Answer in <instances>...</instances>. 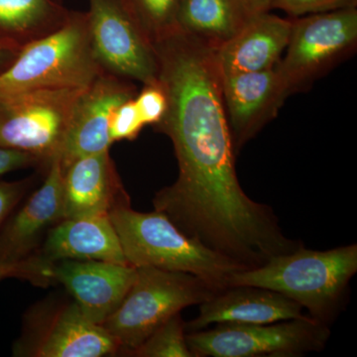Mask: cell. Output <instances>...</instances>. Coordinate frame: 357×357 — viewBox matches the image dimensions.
<instances>
[{
	"instance_id": "obj_17",
	"label": "cell",
	"mask_w": 357,
	"mask_h": 357,
	"mask_svg": "<svg viewBox=\"0 0 357 357\" xmlns=\"http://www.w3.org/2000/svg\"><path fill=\"white\" fill-rule=\"evenodd\" d=\"M222 100L229 112L232 140L241 147L257 130L268 110L281 102L286 89L276 67L220 76ZM234 142V141H232Z\"/></svg>"
},
{
	"instance_id": "obj_27",
	"label": "cell",
	"mask_w": 357,
	"mask_h": 357,
	"mask_svg": "<svg viewBox=\"0 0 357 357\" xmlns=\"http://www.w3.org/2000/svg\"><path fill=\"white\" fill-rule=\"evenodd\" d=\"M27 190L26 182H0V229Z\"/></svg>"
},
{
	"instance_id": "obj_13",
	"label": "cell",
	"mask_w": 357,
	"mask_h": 357,
	"mask_svg": "<svg viewBox=\"0 0 357 357\" xmlns=\"http://www.w3.org/2000/svg\"><path fill=\"white\" fill-rule=\"evenodd\" d=\"M303 307L280 293L255 286H229L199 304V314L185 321V332H198L218 324L264 325L307 318ZM311 318V317H310Z\"/></svg>"
},
{
	"instance_id": "obj_23",
	"label": "cell",
	"mask_w": 357,
	"mask_h": 357,
	"mask_svg": "<svg viewBox=\"0 0 357 357\" xmlns=\"http://www.w3.org/2000/svg\"><path fill=\"white\" fill-rule=\"evenodd\" d=\"M53 264L54 262L41 255H30L16 261L0 262V281L20 278L46 287L54 283Z\"/></svg>"
},
{
	"instance_id": "obj_8",
	"label": "cell",
	"mask_w": 357,
	"mask_h": 357,
	"mask_svg": "<svg viewBox=\"0 0 357 357\" xmlns=\"http://www.w3.org/2000/svg\"><path fill=\"white\" fill-rule=\"evenodd\" d=\"M119 351L107 331L86 318L75 302L49 303L28 312L13 347L14 356L27 357H102Z\"/></svg>"
},
{
	"instance_id": "obj_9",
	"label": "cell",
	"mask_w": 357,
	"mask_h": 357,
	"mask_svg": "<svg viewBox=\"0 0 357 357\" xmlns=\"http://www.w3.org/2000/svg\"><path fill=\"white\" fill-rule=\"evenodd\" d=\"M89 37L100 64L145 84L158 83L153 46L137 20L119 0H89Z\"/></svg>"
},
{
	"instance_id": "obj_3",
	"label": "cell",
	"mask_w": 357,
	"mask_h": 357,
	"mask_svg": "<svg viewBox=\"0 0 357 357\" xmlns=\"http://www.w3.org/2000/svg\"><path fill=\"white\" fill-rule=\"evenodd\" d=\"M109 217L131 266L192 274L215 292L229 287L232 274L248 269L188 236L161 211L139 213L126 202L116 204Z\"/></svg>"
},
{
	"instance_id": "obj_2",
	"label": "cell",
	"mask_w": 357,
	"mask_h": 357,
	"mask_svg": "<svg viewBox=\"0 0 357 357\" xmlns=\"http://www.w3.org/2000/svg\"><path fill=\"white\" fill-rule=\"evenodd\" d=\"M356 272L357 244L328 250H312L303 244L261 266L232 274L229 286H255L280 293L306 309L312 319L330 325L344 306Z\"/></svg>"
},
{
	"instance_id": "obj_18",
	"label": "cell",
	"mask_w": 357,
	"mask_h": 357,
	"mask_svg": "<svg viewBox=\"0 0 357 357\" xmlns=\"http://www.w3.org/2000/svg\"><path fill=\"white\" fill-rule=\"evenodd\" d=\"M42 257L59 260H96L130 265L109 215L64 218L49 229Z\"/></svg>"
},
{
	"instance_id": "obj_26",
	"label": "cell",
	"mask_w": 357,
	"mask_h": 357,
	"mask_svg": "<svg viewBox=\"0 0 357 357\" xmlns=\"http://www.w3.org/2000/svg\"><path fill=\"white\" fill-rule=\"evenodd\" d=\"M134 100L143 123H158L163 119L167 109V98L159 83L146 84Z\"/></svg>"
},
{
	"instance_id": "obj_10",
	"label": "cell",
	"mask_w": 357,
	"mask_h": 357,
	"mask_svg": "<svg viewBox=\"0 0 357 357\" xmlns=\"http://www.w3.org/2000/svg\"><path fill=\"white\" fill-rule=\"evenodd\" d=\"M356 37V7L312 14L294 22L287 54L276 67L284 88L288 91L351 46Z\"/></svg>"
},
{
	"instance_id": "obj_29",
	"label": "cell",
	"mask_w": 357,
	"mask_h": 357,
	"mask_svg": "<svg viewBox=\"0 0 357 357\" xmlns=\"http://www.w3.org/2000/svg\"><path fill=\"white\" fill-rule=\"evenodd\" d=\"M234 6L244 18L248 20L252 16L268 13L272 8V0H232Z\"/></svg>"
},
{
	"instance_id": "obj_20",
	"label": "cell",
	"mask_w": 357,
	"mask_h": 357,
	"mask_svg": "<svg viewBox=\"0 0 357 357\" xmlns=\"http://www.w3.org/2000/svg\"><path fill=\"white\" fill-rule=\"evenodd\" d=\"M180 312L169 319L128 356L137 357H194L185 338Z\"/></svg>"
},
{
	"instance_id": "obj_1",
	"label": "cell",
	"mask_w": 357,
	"mask_h": 357,
	"mask_svg": "<svg viewBox=\"0 0 357 357\" xmlns=\"http://www.w3.org/2000/svg\"><path fill=\"white\" fill-rule=\"evenodd\" d=\"M167 109L158 122L172 140L178 176L157 192L155 210L206 248L236 252L257 243L274 220L239 184L215 53L175 28L151 41Z\"/></svg>"
},
{
	"instance_id": "obj_25",
	"label": "cell",
	"mask_w": 357,
	"mask_h": 357,
	"mask_svg": "<svg viewBox=\"0 0 357 357\" xmlns=\"http://www.w3.org/2000/svg\"><path fill=\"white\" fill-rule=\"evenodd\" d=\"M356 0H272L271 7L300 16L356 7Z\"/></svg>"
},
{
	"instance_id": "obj_11",
	"label": "cell",
	"mask_w": 357,
	"mask_h": 357,
	"mask_svg": "<svg viewBox=\"0 0 357 357\" xmlns=\"http://www.w3.org/2000/svg\"><path fill=\"white\" fill-rule=\"evenodd\" d=\"M131 265L96 260L54 262V282L62 284L84 316L102 326L119 307L135 281Z\"/></svg>"
},
{
	"instance_id": "obj_22",
	"label": "cell",
	"mask_w": 357,
	"mask_h": 357,
	"mask_svg": "<svg viewBox=\"0 0 357 357\" xmlns=\"http://www.w3.org/2000/svg\"><path fill=\"white\" fill-rule=\"evenodd\" d=\"M178 2L180 0H132L136 16L153 38L178 27Z\"/></svg>"
},
{
	"instance_id": "obj_16",
	"label": "cell",
	"mask_w": 357,
	"mask_h": 357,
	"mask_svg": "<svg viewBox=\"0 0 357 357\" xmlns=\"http://www.w3.org/2000/svg\"><path fill=\"white\" fill-rule=\"evenodd\" d=\"M292 25L268 13L244 20L230 38L213 50L220 76L274 68L287 48Z\"/></svg>"
},
{
	"instance_id": "obj_14",
	"label": "cell",
	"mask_w": 357,
	"mask_h": 357,
	"mask_svg": "<svg viewBox=\"0 0 357 357\" xmlns=\"http://www.w3.org/2000/svg\"><path fill=\"white\" fill-rule=\"evenodd\" d=\"M61 152L50 159L43 184L0 229V262L16 261L31 255L42 234L63 220Z\"/></svg>"
},
{
	"instance_id": "obj_15",
	"label": "cell",
	"mask_w": 357,
	"mask_h": 357,
	"mask_svg": "<svg viewBox=\"0 0 357 357\" xmlns=\"http://www.w3.org/2000/svg\"><path fill=\"white\" fill-rule=\"evenodd\" d=\"M129 202L109 151L75 160L64 170L63 220L109 215Z\"/></svg>"
},
{
	"instance_id": "obj_12",
	"label": "cell",
	"mask_w": 357,
	"mask_h": 357,
	"mask_svg": "<svg viewBox=\"0 0 357 357\" xmlns=\"http://www.w3.org/2000/svg\"><path fill=\"white\" fill-rule=\"evenodd\" d=\"M131 96L128 86L103 75L82 91L61 149L64 170L81 157L109 151L112 114Z\"/></svg>"
},
{
	"instance_id": "obj_24",
	"label": "cell",
	"mask_w": 357,
	"mask_h": 357,
	"mask_svg": "<svg viewBox=\"0 0 357 357\" xmlns=\"http://www.w3.org/2000/svg\"><path fill=\"white\" fill-rule=\"evenodd\" d=\"M145 124L141 119L135 100L132 98L122 102L112 114L109 123V137L115 141L132 140L137 137Z\"/></svg>"
},
{
	"instance_id": "obj_21",
	"label": "cell",
	"mask_w": 357,
	"mask_h": 357,
	"mask_svg": "<svg viewBox=\"0 0 357 357\" xmlns=\"http://www.w3.org/2000/svg\"><path fill=\"white\" fill-rule=\"evenodd\" d=\"M49 11L48 0H0V29L29 31L46 18Z\"/></svg>"
},
{
	"instance_id": "obj_30",
	"label": "cell",
	"mask_w": 357,
	"mask_h": 357,
	"mask_svg": "<svg viewBox=\"0 0 357 357\" xmlns=\"http://www.w3.org/2000/svg\"><path fill=\"white\" fill-rule=\"evenodd\" d=\"M13 50V44L9 40L0 38V63L6 60Z\"/></svg>"
},
{
	"instance_id": "obj_4",
	"label": "cell",
	"mask_w": 357,
	"mask_h": 357,
	"mask_svg": "<svg viewBox=\"0 0 357 357\" xmlns=\"http://www.w3.org/2000/svg\"><path fill=\"white\" fill-rule=\"evenodd\" d=\"M102 75L91 46L88 18H72L62 28L26 45L0 73V96L42 89L86 88Z\"/></svg>"
},
{
	"instance_id": "obj_7",
	"label": "cell",
	"mask_w": 357,
	"mask_h": 357,
	"mask_svg": "<svg viewBox=\"0 0 357 357\" xmlns=\"http://www.w3.org/2000/svg\"><path fill=\"white\" fill-rule=\"evenodd\" d=\"M82 89H42L0 96V146L50 161L61 152Z\"/></svg>"
},
{
	"instance_id": "obj_19",
	"label": "cell",
	"mask_w": 357,
	"mask_h": 357,
	"mask_svg": "<svg viewBox=\"0 0 357 357\" xmlns=\"http://www.w3.org/2000/svg\"><path fill=\"white\" fill-rule=\"evenodd\" d=\"M244 18L232 0H180L177 24L192 36L218 40L220 44L239 29Z\"/></svg>"
},
{
	"instance_id": "obj_28",
	"label": "cell",
	"mask_w": 357,
	"mask_h": 357,
	"mask_svg": "<svg viewBox=\"0 0 357 357\" xmlns=\"http://www.w3.org/2000/svg\"><path fill=\"white\" fill-rule=\"evenodd\" d=\"M39 161L41 159L34 155L0 146V175L31 166Z\"/></svg>"
},
{
	"instance_id": "obj_5",
	"label": "cell",
	"mask_w": 357,
	"mask_h": 357,
	"mask_svg": "<svg viewBox=\"0 0 357 357\" xmlns=\"http://www.w3.org/2000/svg\"><path fill=\"white\" fill-rule=\"evenodd\" d=\"M136 270L126 298L102 325L119 345V352L128 354L183 309L217 293L192 274L148 266Z\"/></svg>"
},
{
	"instance_id": "obj_6",
	"label": "cell",
	"mask_w": 357,
	"mask_h": 357,
	"mask_svg": "<svg viewBox=\"0 0 357 357\" xmlns=\"http://www.w3.org/2000/svg\"><path fill=\"white\" fill-rule=\"evenodd\" d=\"M330 337V326L310 317L264 325L218 324L185 335L194 357H300L323 351Z\"/></svg>"
}]
</instances>
